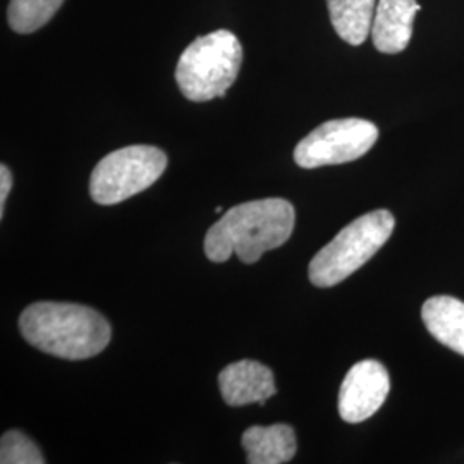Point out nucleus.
Instances as JSON below:
<instances>
[{"mask_svg":"<svg viewBox=\"0 0 464 464\" xmlns=\"http://www.w3.org/2000/svg\"><path fill=\"white\" fill-rule=\"evenodd\" d=\"M296 212L291 201L264 198L229 208L205 236V255L222 264L236 255L243 264H256L262 255L282 246L293 234Z\"/></svg>","mask_w":464,"mask_h":464,"instance_id":"obj_1","label":"nucleus"},{"mask_svg":"<svg viewBox=\"0 0 464 464\" xmlns=\"http://www.w3.org/2000/svg\"><path fill=\"white\" fill-rule=\"evenodd\" d=\"M19 331L34 348L63 360H88L109 346L112 329L97 310L76 303L40 301L19 316Z\"/></svg>","mask_w":464,"mask_h":464,"instance_id":"obj_2","label":"nucleus"},{"mask_svg":"<svg viewBox=\"0 0 464 464\" xmlns=\"http://www.w3.org/2000/svg\"><path fill=\"white\" fill-rule=\"evenodd\" d=\"M243 64V47L227 30L198 36L184 50L176 67V82L191 102L222 99Z\"/></svg>","mask_w":464,"mask_h":464,"instance_id":"obj_3","label":"nucleus"},{"mask_svg":"<svg viewBox=\"0 0 464 464\" xmlns=\"http://www.w3.org/2000/svg\"><path fill=\"white\" fill-rule=\"evenodd\" d=\"M394 226L396 220L389 210H373L353 220L310 262L312 284L332 287L348 279L387 243Z\"/></svg>","mask_w":464,"mask_h":464,"instance_id":"obj_4","label":"nucleus"},{"mask_svg":"<svg viewBox=\"0 0 464 464\" xmlns=\"http://www.w3.org/2000/svg\"><path fill=\"white\" fill-rule=\"evenodd\" d=\"M167 155L157 147L133 145L105 155L92 172L90 197L99 205H117L157 183Z\"/></svg>","mask_w":464,"mask_h":464,"instance_id":"obj_5","label":"nucleus"},{"mask_svg":"<svg viewBox=\"0 0 464 464\" xmlns=\"http://www.w3.org/2000/svg\"><path fill=\"white\" fill-rule=\"evenodd\" d=\"M379 140V128L365 119H334L304 136L295 149V162L303 169L339 166L358 160Z\"/></svg>","mask_w":464,"mask_h":464,"instance_id":"obj_6","label":"nucleus"},{"mask_svg":"<svg viewBox=\"0 0 464 464\" xmlns=\"http://www.w3.org/2000/svg\"><path fill=\"white\" fill-rule=\"evenodd\" d=\"M391 391L389 372L381 362H358L339 391V415L348 423H362L375 415Z\"/></svg>","mask_w":464,"mask_h":464,"instance_id":"obj_7","label":"nucleus"},{"mask_svg":"<svg viewBox=\"0 0 464 464\" xmlns=\"http://www.w3.org/2000/svg\"><path fill=\"white\" fill-rule=\"evenodd\" d=\"M222 398L229 406H246L258 402L266 406L277 389L268 366L253 360H241L226 366L218 375Z\"/></svg>","mask_w":464,"mask_h":464,"instance_id":"obj_8","label":"nucleus"},{"mask_svg":"<svg viewBox=\"0 0 464 464\" xmlns=\"http://www.w3.org/2000/svg\"><path fill=\"white\" fill-rule=\"evenodd\" d=\"M420 11L421 5L416 0H379L372 26L375 49L382 53H399L406 49Z\"/></svg>","mask_w":464,"mask_h":464,"instance_id":"obj_9","label":"nucleus"},{"mask_svg":"<svg viewBox=\"0 0 464 464\" xmlns=\"http://www.w3.org/2000/svg\"><path fill=\"white\" fill-rule=\"evenodd\" d=\"M249 464L289 463L298 450L295 429L284 423L251 427L241 437Z\"/></svg>","mask_w":464,"mask_h":464,"instance_id":"obj_10","label":"nucleus"},{"mask_svg":"<svg viewBox=\"0 0 464 464\" xmlns=\"http://www.w3.org/2000/svg\"><path fill=\"white\" fill-rule=\"evenodd\" d=\"M421 316L425 327L444 346L464 356V303L452 296L427 299Z\"/></svg>","mask_w":464,"mask_h":464,"instance_id":"obj_11","label":"nucleus"},{"mask_svg":"<svg viewBox=\"0 0 464 464\" xmlns=\"http://www.w3.org/2000/svg\"><path fill=\"white\" fill-rule=\"evenodd\" d=\"M335 34L349 45H362L372 34L377 0H327Z\"/></svg>","mask_w":464,"mask_h":464,"instance_id":"obj_12","label":"nucleus"},{"mask_svg":"<svg viewBox=\"0 0 464 464\" xmlns=\"http://www.w3.org/2000/svg\"><path fill=\"white\" fill-rule=\"evenodd\" d=\"M64 0H11L7 19L16 34H28L44 28Z\"/></svg>","mask_w":464,"mask_h":464,"instance_id":"obj_13","label":"nucleus"},{"mask_svg":"<svg viewBox=\"0 0 464 464\" xmlns=\"http://www.w3.org/2000/svg\"><path fill=\"white\" fill-rule=\"evenodd\" d=\"M0 463L44 464L45 458L28 435L19 430H9L2 435L0 440Z\"/></svg>","mask_w":464,"mask_h":464,"instance_id":"obj_14","label":"nucleus"},{"mask_svg":"<svg viewBox=\"0 0 464 464\" xmlns=\"http://www.w3.org/2000/svg\"><path fill=\"white\" fill-rule=\"evenodd\" d=\"M13 188V174L7 166H0V217L4 216L5 201Z\"/></svg>","mask_w":464,"mask_h":464,"instance_id":"obj_15","label":"nucleus"}]
</instances>
